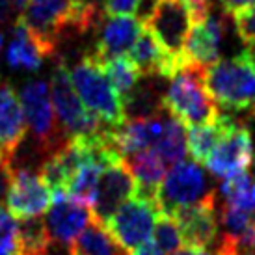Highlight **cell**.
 <instances>
[{
    "instance_id": "7a4b0ae2",
    "label": "cell",
    "mask_w": 255,
    "mask_h": 255,
    "mask_svg": "<svg viewBox=\"0 0 255 255\" xmlns=\"http://www.w3.org/2000/svg\"><path fill=\"white\" fill-rule=\"evenodd\" d=\"M203 71L186 65L170 78V86L164 92L166 110L190 127L213 123L220 116L216 101L205 88Z\"/></svg>"
},
{
    "instance_id": "7bdbcfd3",
    "label": "cell",
    "mask_w": 255,
    "mask_h": 255,
    "mask_svg": "<svg viewBox=\"0 0 255 255\" xmlns=\"http://www.w3.org/2000/svg\"><path fill=\"white\" fill-rule=\"evenodd\" d=\"M95 2H99V0H95Z\"/></svg>"
},
{
    "instance_id": "83f0119b",
    "label": "cell",
    "mask_w": 255,
    "mask_h": 255,
    "mask_svg": "<svg viewBox=\"0 0 255 255\" xmlns=\"http://www.w3.org/2000/svg\"><path fill=\"white\" fill-rule=\"evenodd\" d=\"M153 237H155V244L158 246V250L164 255H173L177 250H181V246H183L184 242L183 233H181L175 218L164 213H160L158 218H156Z\"/></svg>"
},
{
    "instance_id": "ffe728a7",
    "label": "cell",
    "mask_w": 255,
    "mask_h": 255,
    "mask_svg": "<svg viewBox=\"0 0 255 255\" xmlns=\"http://www.w3.org/2000/svg\"><path fill=\"white\" fill-rule=\"evenodd\" d=\"M125 121L151 118L166 112L164 107L162 78H142L127 97L121 99Z\"/></svg>"
},
{
    "instance_id": "8fae6325",
    "label": "cell",
    "mask_w": 255,
    "mask_h": 255,
    "mask_svg": "<svg viewBox=\"0 0 255 255\" xmlns=\"http://www.w3.org/2000/svg\"><path fill=\"white\" fill-rule=\"evenodd\" d=\"M43 220L50 239V248L62 246L69 254L71 244L93 220V213L90 205L69 198L67 194H60L54 196L52 205L47 211V218Z\"/></svg>"
},
{
    "instance_id": "1f68e13d",
    "label": "cell",
    "mask_w": 255,
    "mask_h": 255,
    "mask_svg": "<svg viewBox=\"0 0 255 255\" xmlns=\"http://www.w3.org/2000/svg\"><path fill=\"white\" fill-rule=\"evenodd\" d=\"M143 0H105V13L107 15H134Z\"/></svg>"
},
{
    "instance_id": "ba28073f",
    "label": "cell",
    "mask_w": 255,
    "mask_h": 255,
    "mask_svg": "<svg viewBox=\"0 0 255 255\" xmlns=\"http://www.w3.org/2000/svg\"><path fill=\"white\" fill-rule=\"evenodd\" d=\"M158 214L160 209L155 201L134 196L123 203L105 226L127 252H134L151 239Z\"/></svg>"
},
{
    "instance_id": "cb8c5ba5",
    "label": "cell",
    "mask_w": 255,
    "mask_h": 255,
    "mask_svg": "<svg viewBox=\"0 0 255 255\" xmlns=\"http://www.w3.org/2000/svg\"><path fill=\"white\" fill-rule=\"evenodd\" d=\"M220 196L229 205L255 213V179L248 171H239L224 179L220 184Z\"/></svg>"
},
{
    "instance_id": "30bf717a",
    "label": "cell",
    "mask_w": 255,
    "mask_h": 255,
    "mask_svg": "<svg viewBox=\"0 0 255 255\" xmlns=\"http://www.w3.org/2000/svg\"><path fill=\"white\" fill-rule=\"evenodd\" d=\"M136 192H138V184H136V179L125 162V158L110 162L103 168L99 175L95 198L92 203L93 218L101 224H107L108 218L123 203L134 198Z\"/></svg>"
},
{
    "instance_id": "4dcf8cb0",
    "label": "cell",
    "mask_w": 255,
    "mask_h": 255,
    "mask_svg": "<svg viewBox=\"0 0 255 255\" xmlns=\"http://www.w3.org/2000/svg\"><path fill=\"white\" fill-rule=\"evenodd\" d=\"M28 0H0V28H11L21 19Z\"/></svg>"
},
{
    "instance_id": "9c48e42d",
    "label": "cell",
    "mask_w": 255,
    "mask_h": 255,
    "mask_svg": "<svg viewBox=\"0 0 255 255\" xmlns=\"http://www.w3.org/2000/svg\"><path fill=\"white\" fill-rule=\"evenodd\" d=\"M254 136L242 121L233 120L218 145L205 160L207 170L214 177L226 179L233 173L246 171L254 162Z\"/></svg>"
},
{
    "instance_id": "7402d4cb",
    "label": "cell",
    "mask_w": 255,
    "mask_h": 255,
    "mask_svg": "<svg viewBox=\"0 0 255 255\" xmlns=\"http://www.w3.org/2000/svg\"><path fill=\"white\" fill-rule=\"evenodd\" d=\"M235 118L231 116H218L213 123L205 125H194L186 132V147L190 156L196 162H205L213 149L218 145L222 136L226 134L229 125L233 123Z\"/></svg>"
},
{
    "instance_id": "5b68a950",
    "label": "cell",
    "mask_w": 255,
    "mask_h": 255,
    "mask_svg": "<svg viewBox=\"0 0 255 255\" xmlns=\"http://www.w3.org/2000/svg\"><path fill=\"white\" fill-rule=\"evenodd\" d=\"M19 97H21L26 125L32 132V142L36 143L43 155L49 156L67 142L54 116L50 84L41 78L28 80L22 84Z\"/></svg>"
},
{
    "instance_id": "484cf974",
    "label": "cell",
    "mask_w": 255,
    "mask_h": 255,
    "mask_svg": "<svg viewBox=\"0 0 255 255\" xmlns=\"http://www.w3.org/2000/svg\"><path fill=\"white\" fill-rule=\"evenodd\" d=\"M101 67H103L107 78L110 80L114 92L120 95V99L127 97L142 80V75L136 69V65L125 56L110 58L107 62H103Z\"/></svg>"
},
{
    "instance_id": "b9f144b4",
    "label": "cell",
    "mask_w": 255,
    "mask_h": 255,
    "mask_svg": "<svg viewBox=\"0 0 255 255\" xmlns=\"http://www.w3.org/2000/svg\"><path fill=\"white\" fill-rule=\"evenodd\" d=\"M252 164H254V171H255V158H254V162H252Z\"/></svg>"
},
{
    "instance_id": "603a6c76",
    "label": "cell",
    "mask_w": 255,
    "mask_h": 255,
    "mask_svg": "<svg viewBox=\"0 0 255 255\" xmlns=\"http://www.w3.org/2000/svg\"><path fill=\"white\" fill-rule=\"evenodd\" d=\"M153 151L162 158L168 168L183 162L186 153H188V147H186V125L183 121L173 118L170 114L168 121H166V127H164V132L160 134L158 142L153 145Z\"/></svg>"
},
{
    "instance_id": "60d3db41",
    "label": "cell",
    "mask_w": 255,
    "mask_h": 255,
    "mask_svg": "<svg viewBox=\"0 0 255 255\" xmlns=\"http://www.w3.org/2000/svg\"><path fill=\"white\" fill-rule=\"evenodd\" d=\"M252 110H254V114H255V99H254V103H252Z\"/></svg>"
},
{
    "instance_id": "ab89813d",
    "label": "cell",
    "mask_w": 255,
    "mask_h": 255,
    "mask_svg": "<svg viewBox=\"0 0 255 255\" xmlns=\"http://www.w3.org/2000/svg\"><path fill=\"white\" fill-rule=\"evenodd\" d=\"M246 54H248L250 62H252V65L255 67V47H248V50H244Z\"/></svg>"
},
{
    "instance_id": "5bb4252c",
    "label": "cell",
    "mask_w": 255,
    "mask_h": 255,
    "mask_svg": "<svg viewBox=\"0 0 255 255\" xmlns=\"http://www.w3.org/2000/svg\"><path fill=\"white\" fill-rule=\"evenodd\" d=\"M226 17L229 15H214L211 13L205 21L194 24L190 28V34L184 43V67H199L207 69L209 65L220 60V49L226 37Z\"/></svg>"
},
{
    "instance_id": "4fadbf2b",
    "label": "cell",
    "mask_w": 255,
    "mask_h": 255,
    "mask_svg": "<svg viewBox=\"0 0 255 255\" xmlns=\"http://www.w3.org/2000/svg\"><path fill=\"white\" fill-rule=\"evenodd\" d=\"M143 26L145 22L138 15H105L93 32V58L103 64L110 58L125 56L142 34Z\"/></svg>"
},
{
    "instance_id": "d4e9b609",
    "label": "cell",
    "mask_w": 255,
    "mask_h": 255,
    "mask_svg": "<svg viewBox=\"0 0 255 255\" xmlns=\"http://www.w3.org/2000/svg\"><path fill=\"white\" fill-rule=\"evenodd\" d=\"M17 242L21 255H45L49 254L50 239L47 226L41 216L17 220Z\"/></svg>"
},
{
    "instance_id": "836d02e7",
    "label": "cell",
    "mask_w": 255,
    "mask_h": 255,
    "mask_svg": "<svg viewBox=\"0 0 255 255\" xmlns=\"http://www.w3.org/2000/svg\"><path fill=\"white\" fill-rule=\"evenodd\" d=\"M11 184V168L6 158L0 156V203H4Z\"/></svg>"
},
{
    "instance_id": "ee69618b",
    "label": "cell",
    "mask_w": 255,
    "mask_h": 255,
    "mask_svg": "<svg viewBox=\"0 0 255 255\" xmlns=\"http://www.w3.org/2000/svg\"><path fill=\"white\" fill-rule=\"evenodd\" d=\"M45 255H49V254H45Z\"/></svg>"
},
{
    "instance_id": "7c38bea8",
    "label": "cell",
    "mask_w": 255,
    "mask_h": 255,
    "mask_svg": "<svg viewBox=\"0 0 255 255\" xmlns=\"http://www.w3.org/2000/svg\"><path fill=\"white\" fill-rule=\"evenodd\" d=\"M52 190L37 171L11 170V184L7 192V211L15 220L41 216L52 205Z\"/></svg>"
},
{
    "instance_id": "f35d334b",
    "label": "cell",
    "mask_w": 255,
    "mask_h": 255,
    "mask_svg": "<svg viewBox=\"0 0 255 255\" xmlns=\"http://www.w3.org/2000/svg\"><path fill=\"white\" fill-rule=\"evenodd\" d=\"M11 220H15V218L9 214V211H7V209H4V205L0 203V229H2V227H6Z\"/></svg>"
},
{
    "instance_id": "e0dca14e",
    "label": "cell",
    "mask_w": 255,
    "mask_h": 255,
    "mask_svg": "<svg viewBox=\"0 0 255 255\" xmlns=\"http://www.w3.org/2000/svg\"><path fill=\"white\" fill-rule=\"evenodd\" d=\"M127 58L136 65L142 78H162L164 80V78H171L179 69H183V64L175 58H171L158 45L147 26H143L142 34L128 49Z\"/></svg>"
},
{
    "instance_id": "2e32d148",
    "label": "cell",
    "mask_w": 255,
    "mask_h": 255,
    "mask_svg": "<svg viewBox=\"0 0 255 255\" xmlns=\"http://www.w3.org/2000/svg\"><path fill=\"white\" fill-rule=\"evenodd\" d=\"M26 140V120L21 97L9 82H0V156L7 162Z\"/></svg>"
},
{
    "instance_id": "8d00e7d4",
    "label": "cell",
    "mask_w": 255,
    "mask_h": 255,
    "mask_svg": "<svg viewBox=\"0 0 255 255\" xmlns=\"http://www.w3.org/2000/svg\"><path fill=\"white\" fill-rule=\"evenodd\" d=\"M130 255H164L160 250H158V246H156L155 242H145V244H142V246H138V248L132 252Z\"/></svg>"
},
{
    "instance_id": "4316f807",
    "label": "cell",
    "mask_w": 255,
    "mask_h": 255,
    "mask_svg": "<svg viewBox=\"0 0 255 255\" xmlns=\"http://www.w3.org/2000/svg\"><path fill=\"white\" fill-rule=\"evenodd\" d=\"M103 168L105 166H101L97 162H88L84 166H80L77 173L73 175L71 183H69L67 196L80 201V203H86V205L92 207Z\"/></svg>"
},
{
    "instance_id": "74e56055",
    "label": "cell",
    "mask_w": 255,
    "mask_h": 255,
    "mask_svg": "<svg viewBox=\"0 0 255 255\" xmlns=\"http://www.w3.org/2000/svg\"><path fill=\"white\" fill-rule=\"evenodd\" d=\"M173 255H209L205 248H196V246H188V248L177 250Z\"/></svg>"
},
{
    "instance_id": "e575fe53",
    "label": "cell",
    "mask_w": 255,
    "mask_h": 255,
    "mask_svg": "<svg viewBox=\"0 0 255 255\" xmlns=\"http://www.w3.org/2000/svg\"><path fill=\"white\" fill-rule=\"evenodd\" d=\"M239 248H241L246 255H255V218L252 220L250 229L241 239V242H239Z\"/></svg>"
},
{
    "instance_id": "d6a6232c",
    "label": "cell",
    "mask_w": 255,
    "mask_h": 255,
    "mask_svg": "<svg viewBox=\"0 0 255 255\" xmlns=\"http://www.w3.org/2000/svg\"><path fill=\"white\" fill-rule=\"evenodd\" d=\"M186 2V7L190 11L192 22L198 24V22L205 21L209 15L213 13V0H184Z\"/></svg>"
},
{
    "instance_id": "6da1fadb",
    "label": "cell",
    "mask_w": 255,
    "mask_h": 255,
    "mask_svg": "<svg viewBox=\"0 0 255 255\" xmlns=\"http://www.w3.org/2000/svg\"><path fill=\"white\" fill-rule=\"evenodd\" d=\"M50 97L58 123L67 140H95L107 134L108 127L84 107L69 77V67L60 58L50 75Z\"/></svg>"
},
{
    "instance_id": "d590c367",
    "label": "cell",
    "mask_w": 255,
    "mask_h": 255,
    "mask_svg": "<svg viewBox=\"0 0 255 255\" xmlns=\"http://www.w3.org/2000/svg\"><path fill=\"white\" fill-rule=\"evenodd\" d=\"M220 4L224 7V13L226 15H235L237 11H241L244 7H250L255 4V0H220Z\"/></svg>"
},
{
    "instance_id": "f1b7e54d",
    "label": "cell",
    "mask_w": 255,
    "mask_h": 255,
    "mask_svg": "<svg viewBox=\"0 0 255 255\" xmlns=\"http://www.w3.org/2000/svg\"><path fill=\"white\" fill-rule=\"evenodd\" d=\"M252 213H246L239 207L229 205V203H222V207L218 209V222L224 227V235L227 239L241 242V239L246 235V231L252 226Z\"/></svg>"
},
{
    "instance_id": "9a60e30c",
    "label": "cell",
    "mask_w": 255,
    "mask_h": 255,
    "mask_svg": "<svg viewBox=\"0 0 255 255\" xmlns=\"http://www.w3.org/2000/svg\"><path fill=\"white\" fill-rule=\"evenodd\" d=\"M216 196L192 207L179 209L177 213L171 214L179 224V229L183 233V241L188 246L207 248V246H213L214 242L218 241L220 222Z\"/></svg>"
},
{
    "instance_id": "ac0fdd59",
    "label": "cell",
    "mask_w": 255,
    "mask_h": 255,
    "mask_svg": "<svg viewBox=\"0 0 255 255\" xmlns=\"http://www.w3.org/2000/svg\"><path fill=\"white\" fill-rule=\"evenodd\" d=\"M47 58L43 47L36 37L32 36L24 22L19 19L11 26V41L6 50V62L11 69L17 71H39L43 60Z\"/></svg>"
},
{
    "instance_id": "f546056e",
    "label": "cell",
    "mask_w": 255,
    "mask_h": 255,
    "mask_svg": "<svg viewBox=\"0 0 255 255\" xmlns=\"http://www.w3.org/2000/svg\"><path fill=\"white\" fill-rule=\"evenodd\" d=\"M235 21V30L246 47H255V4L244 7L231 15Z\"/></svg>"
},
{
    "instance_id": "277c9868",
    "label": "cell",
    "mask_w": 255,
    "mask_h": 255,
    "mask_svg": "<svg viewBox=\"0 0 255 255\" xmlns=\"http://www.w3.org/2000/svg\"><path fill=\"white\" fill-rule=\"evenodd\" d=\"M69 77L84 107L92 110L103 123L112 128L125 123L120 95L114 92L110 80L92 52L84 54L73 65Z\"/></svg>"
},
{
    "instance_id": "3957f363",
    "label": "cell",
    "mask_w": 255,
    "mask_h": 255,
    "mask_svg": "<svg viewBox=\"0 0 255 255\" xmlns=\"http://www.w3.org/2000/svg\"><path fill=\"white\" fill-rule=\"evenodd\" d=\"M203 82L216 105L229 110H246L255 99V67L246 52L209 65Z\"/></svg>"
},
{
    "instance_id": "52a82bcc",
    "label": "cell",
    "mask_w": 255,
    "mask_h": 255,
    "mask_svg": "<svg viewBox=\"0 0 255 255\" xmlns=\"http://www.w3.org/2000/svg\"><path fill=\"white\" fill-rule=\"evenodd\" d=\"M158 45L184 67V43L190 34L192 17L184 0H155L142 17Z\"/></svg>"
},
{
    "instance_id": "44dd1931",
    "label": "cell",
    "mask_w": 255,
    "mask_h": 255,
    "mask_svg": "<svg viewBox=\"0 0 255 255\" xmlns=\"http://www.w3.org/2000/svg\"><path fill=\"white\" fill-rule=\"evenodd\" d=\"M69 255H128L105 224L93 218L71 244Z\"/></svg>"
},
{
    "instance_id": "8992f818",
    "label": "cell",
    "mask_w": 255,
    "mask_h": 255,
    "mask_svg": "<svg viewBox=\"0 0 255 255\" xmlns=\"http://www.w3.org/2000/svg\"><path fill=\"white\" fill-rule=\"evenodd\" d=\"M216 196L207 171L196 160H183L171 166L156 190L155 203L164 214H173L179 209L192 207Z\"/></svg>"
},
{
    "instance_id": "d6986e66",
    "label": "cell",
    "mask_w": 255,
    "mask_h": 255,
    "mask_svg": "<svg viewBox=\"0 0 255 255\" xmlns=\"http://www.w3.org/2000/svg\"><path fill=\"white\" fill-rule=\"evenodd\" d=\"M123 158L130 168L136 179V184H138L136 196L155 201L156 190H158V186L164 181L166 171H168V166L164 164V160L153 149L136 151V153L123 156Z\"/></svg>"
}]
</instances>
